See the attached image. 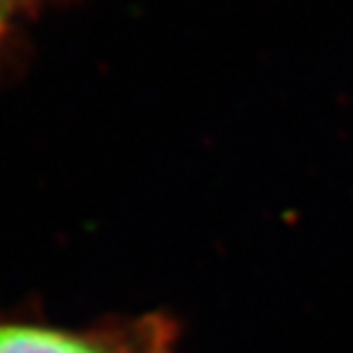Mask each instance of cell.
<instances>
[{
	"instance_id": "7a4b0ae2",
	"label": "cell",
	"mask_w": 353,
	"mask_h": 353,
	"mask_svg": "<svg viewBox=\"0 0 353 353\" xmlns=\"http://www.w3.org/2000/svg\"><path fill=\"white\" fill-rule=\"evenodd\" d=\"M17 17L19 10L14 7L12 0H0V66H3V62L12 50V32Z\"/></svg>"
},
{
	"instance_id": "3957f363",
	"label": "cell",
	"mask_w": 353,
	"mask_h": 353,
	"mask_svg": "<svg viewBox=\"0 0 353 353\" xmlns=\"http://www.w3.org/2000/svg\"><path fill=\"white\" fill-rule=\"evenodd\" d=\"M12 3H14V7H17L19 14H21V12H26L28 7H32L34 3H39V0H12Z\"/></svg>"
},
{
	"instance_id": "6da1fadb",
	"label": "cell",
	"mask_w": 353,
	"mask_h": 353,
	"mask_svg": "<svg viewBox=\"0 0 353 353\" xmlns=\"http://www.w3.org/2000/svg\"><path fill=\"white\" fill-rule=\"evenodd\" d=\"M180 328L167 312L62 326L0 312V353H176Z\"/></svg>"
}]
</instances>
